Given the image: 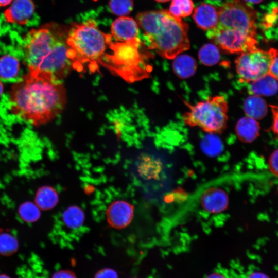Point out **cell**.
<instances>
[{
	"mask_svg": "<svg viewBox=\"0 0 278 278\" xmlns=\"http://www.w3.org/2000/svg\"><path fill=\"white\" fill-rule=\"evenodd\" d=\"M268 166L271 172L278 177V148L273 151L270 155Z\"/></svg>",
	"mask_w": 278,
	"mask_h": 278,
	"instance_id": "25",
	"label": "cell"
},
{
	"mask_svg": "<svg viewBox=\"0 0 278 278\" xmlns=\"http://www.w3.org/2000/svg\"><path fill=\"white\" fill-rule=\"evenodd\" d=\"M109 7L113 14L125 16L133 9V0H110Z\"/></svg>",
	"mask_w": 278,
	"mask_h": 278,
	"instance_id": "24",
	"label": "cell"
},
{
	"mask_svg": "<svg viewBox=\"0 0 278 278\" xmlns=\"http://www.w3.org/2000/svg\"><path fill=\"white\" fill-rule=\"evenodd\" d=\"M203 207L207 211L216 213L225 210L228 205L227 194L221 189H210L203 194L201 199Z\"/></svg>",
	"mask_w": 278,
	"mask_h": 278,
	"instance_id": "12",
	"label": "cell"
},
{
	"mask_svg": "<svg viewBox=\"0 0 278 278\" xmlns=\"http://www.w3.org/2000/svg\"><path fill=\"white\" fill-rule=\"evenodd\" d=\"M19 70V61L14 56L7 54L0 58V78L5 80L14 78Z\"/></svg>",
	"mask_w": 278,
	"mask_h": 278,
	"instance_id": "18",
	"label": "cell"
},
{
	"mask_svg": "<svg viewBox=\"0 0 278 278\" xmlns=\"http://www.w3.org/2000/svg\"><path fill=\"white\" fill-rule=\"evenodd\" d=\"M58 195L54 188L43 186L36 195V204L40 209L47 210L53 208L58 202Z\"/></svg>",
	"mask_w": 278,
	"mask_h": 278,
	"instance_id": "17",
	"label": "cell"
},
{
	"mask_svg": "<svg viewBox=\"0 0 278 278\" xmlns=\"http://www.w3.org/2000/svg\"><path fill=\"white\" fill-rule=\"evenodd\" d=\"M94 278H118L117 272L109 268L102 269L95 275Z\"/></svg>",
	"mask_w": 278,
	"mask_h": 278,
	"instance_id": "26",
	"label": "cell"
},
{
	"mask_svg": "<svg viewBox=\"0 0 278 278\" xmlns=\"http://www.w3.org/2000/svg\"><path fill=\"white\" fill-rule=\"evenodd\" d=\"M136 21L143 31L148 48L162 57L173 59L189 48L187 24L168 10L140 13Z\"/></svg>",
	"mask_w": 278,
	"mask_h": 278,
	"instance_id": "4",
	"label": "cell"
},
{
	"mask_svg": "<svg viewBox=\"0 0 278 278\" xmlns=\"http://www.w3.org/2000/svg\"><path fill=\"white\" fill-rule=\"evenodd\" d=\"M155 1L159 2H166L169 1V0H155Z\"/></svg>",
	"mask_w": 278,
	"mask_h": 278,
	"instance_id": "36",
	"label": "cell"
},
{
	"mask_svg": "<svg viewBox=\"0 0 278 278\" xmlns=\"http://www.w3.org/2000/svg\"><path fill=\"white\" fill-rule=\"evenodd\" d=\"M217 25L206 36L223 50L241 54L257 48L256 11L241 0H231L218 7Z\"/></svg>",
	"mask_w": 278,
	"mask_h": 278,
	"instance_id": "2",
	"label": "cell"
},
{
	"mask_svg": "<svg viewBox=\"0 0 278 278\" xmlns=\"http://www.w3.org/2000/svg\"><path fill=\"white\" fill-rule=\"evenodd\" d=\"M84 218L82 211L77 206H71L63 214V220L65 225L76 229L82 225Z\"/></svg>",
	"mask_w": 278,
	"mask_h": 278,
	"instance_id": "20",
	"label": "cell"
},
{
	"mask_svg": "<svg viewBox=\"0 0 278 278\" xmlns=\"http://www.w3.org/2000/svg\"><path fill=\"white\" fill-rule=\"evenodd\" d=\"M133 209L128 203L118 201L113 203L109 208L108 217L111 224L115 227L126 226L131 220Z\"/></svg>",
	"mask_w": 278,
	"mask_h": 278,
	"instance_id": "11",
	"label": "cell"
},
{
	"mask_svg": "<svg viewBox=\"0 0 278 278\" xmlns=\"http://www.w3.org/2000/svg\"><path fill=\"white\" fill-rule=\"evenodd\" d=\"M13 0H0V7L9 6Z\"/></svg>",
	"mask_w": 278,
	"mask_h": 278,
	"instance_id": "32",
	"label": "cell"
},
{
	"mask_svg": "<svg viewBox=\"0 0 278 278\" xmlns=\"http://www.w3.org/2000/svg\"><path fill=\"white\" fill-rule=\"evenodd\" d=\"M260 128L259 123L256 120L247 116L238 120L235 126V131L240 141L250 143L259 136Z\"/></svg>",
	"mask_w": 278,
	"mask_h": 278,
	"instance_id": "13",
	"label": "cell"
},
{
	"mask_svg": "<svg viewBox=\"0 0 278 278\" xmlns=\"http://www.w3.org/2000/svg\"><path fill=\"white\" fill-rule=\"evenodd\" d=\"M245 1L253 3V4H258L260 3L261 2H262L263 0H245Z\"/></svg>",
	"mask_w": 278,
	"mask_h": 278,
	"instance_id": "33",
	"label": "cell"
},
{
	"mask_svg": "<svg viewBox=\"0 0 278 278\" xmlns=\"http://www.w3.org/2000/svg\"><path fill=\"white\" fill-rule=\"evenodd\" d=\"M206 278H228V277L225 275L221 273L215 272V273L211 274Z\"/></svg>",
	"mask_w": 278,
	"mask_h": 278,
	"instance_id": "31",
	"label": "cell"
},
{
	"mask_svg": "<svg viewBox=\"0 0 278 278\" xmlns=\"http://www.w3.org/2000/svg\"><path fill=\"white\" fill-rule=\"evenodd\" d=\"M36 10L33 0H13L4 12V18L8 23L25 25L33 16Z\"/></svg>",
	"mask_w": 278,
	"mask_h": 278,
	"instance_id": "8",
	"label": "cell"
},
{
	"mask_svg": "<svg viewBox=\"0 0 278 278\" xmlns=\"http://www.w3.org/2000/svg\"><path fill=\"white\" fill-rule=\"evenodd\" d=\"M65 100V89L60 79L29 71L12 86L9 101L13 114L39 126L58 115Z\"/></svg>",
	"mask_w": 278,
	"mask_h": 278,
	"instance_id": "1",
	"label": "cell"
},
{
	"mask_svg": "<svg viewBox=\"0 0 278 278\" xmlns=\"http://www.w3.org/2000/svg\"><path fill=\"white\" fill-rule=\"evenodd\" d=\"M270 107L273 116L272 130L278 136V104L270 105Z\"/></svg>",
	"mask_w": 278,
	"mask_h": 278,
	"instance_id": "27",
	"label": "cell"
},
{
	"mask_svg": "<svg viewBox=\"0 0 278 278\" xmlns=\"http://www.w3.org/2000/svg\"><path fill=\"white\" fill-rule=\"evenodd\" d=\"M185 104L189 109L182 116L186 125L198 127L210 134L221 133L225 129L228 105L223 96L209 97L194 105L186 102Z\"/></svg>",
	"mask_w": 278,
	"mask_h": 278,
	"instance_id": "6",
	"label": "cell"
},
{
	"mask_svg": "<svg viewBox=\"0 0 278 278\" xmlns=\"http://www.w3.org/2000/svg\"><path fill=\"white\" fill-rule=\"evenodd\" d=\"M138 29L134 19L128 16H120L111 25L112 36L123 43H140L137 38Z\"/></svg>",
	"mask_w": 278,
	"mask_h": 278,
	"instance_id": "9",
	"label": "cell"
},
{
	"mask_svg": "<svg viewBox=\"0 0 278 278\" xmlns=\"http://www.w3.org/2000/svg\"><path fill=\"white\" fill-rule=\"evenodd\" d=\"M111 37L101 31L92 21L75 25L66 39L71 60L77 64L89 62L96 65L112 43Z\"/></svg>",
	"mask_w": 278,
	"mask_h": 278,
	"instance_id": "5",
	"label": "cell"
},
{
	"mask_svg": "<svg viewBox=\"0 0 278 278\" xmlns=\"http://www.w3.org/2000/svg\"><path fill=\"white\" fill-rule=\"evenodd\" d=\"M278 56V50L256 48L239 54L235 60L236 71L239 77L248 83L254 82L268 74L271 64Z\"/></svg>",
	"mask_w": 278,
	"mask_h": 278,
	"instance_id": "7",
	"label": "cell"
},
{
	"mask_svg": "<svg viewBox=\"0 0 278 278\" xmlns=\"http://www.w3.org/2000/svg\"><path fill=\"white\" fill-rule=\"evenodd\" d=\"M21 218L26 222H33L40 216V208L36 203L26 202L22 204L19 208Z\"/></svg>",
	"mask_w": 278,
	"mask_h": 278,
	"instance_id": "22",
	"label": "cell"
},
{
	"mask_svg": "<svg viewBox=\"0 0 278 278\" xmlns=\"http://www.w3.org/2000/svg\"><path fill=\"white\" fill-rule=\"evenodd\" d=\"M52 278H77L75 273L69 270H61L56 272Z\"/></svg>",
	"mask_w": 278,
	"mask_h": 278,
	"instance_id": "28",
	"label": "cell"
},
{
	"mask_svg": "<svg viewBox=\"0 0 278 278\" xmlns=\"http://www.w3.org/2000/svg\"><path fill=\"white\" fill-rule=\"evenodd\" d=\"M268 74L278 81V56L272 62Z\"/></svg>",
	"mask_w": 278,
	"mask_h": 278,
	"instance_id": "29",
	"label": "cell"
},
{
	"mask_svg": "<svg viewBox=\"0 0 278 278\" xmlns=\"http://www.w3.org/2000/svg\"><path fill=\"white\" fill-rule=\"evenodd\" d=\"M193 18L199 28L207 31L217 25L218 9L211 4L203 3L195 8Z\"/></svg>",
	"mask_w": 278,
	"mask_h": 278,
	"instance_id": "10",
	"label": "cell"
},
{
	"mask_svg": "<svg viewBox=\"0 0 278 278\" xmlns=\"http://www.w3.org/2000/svg\"><path fill=\"white\" fill-rule=\"evenodd\" d=\"M0 278H10V277L5 275H0Z\"/></svg>",
	"mask_w": 278,
	"mask_h": 278,
	"instance_id": "35",
	"label": "cell"
},
{
	"mask_svg": "<svg viewBox=\"0 0 278 278\" xmlns=\"http://www.w3.org/2000/svg\"><path fill=\"white\" fill-rule=\"evenodd\" d=\"M216 1H220V0H216Z\"/></svg>",
	"mask_w": 278,
	"mask_h": 278,
	"instance_id": "37",
	"label": "cell"
},
{
	"mask_svg": "<svg viewBox=\"0 0 278 278\" xmlns=\"http://www.w3.org/2000/svg\"><path fill=\"white\" fill-rule=\"evenodd\" d=\"M243 110L247 116L255 120L262 119L267 114L268 105L260 96L252 95L248 96L243 103Z\"/></svg>",
	"mask_w": 278,
	"mask_h": 278,
	"instance_id": "14",
	"label": "cell"
},
{
	"mask_svg": "<svg viewBox=\"0 0 278 278\" xmlns=\"http://www.w3.org/2000/svg\"><path fill=\"white\" fill-rule=\"evenodd\" d=\"M18 248V243L12 235L4 232L0 233V253L9 255L15 252Z\"/></svg>",
	"mask_w": 278,
	"mask_h": 278,
	"instance_id": "23",
	"label": "cell"
},
{
	"mask_svg": "<svg viewBox=\"0 0 278 278\" xmlns=\"http://www.w3.org/2000/svg\"><path fill=\"white\" fill-rule=\"evenodd\" d=\"M198 58L203 65L212 66L216 65L220 58L217 46L212 43H207L202 46L198 52Z\"/></svg>",
	"mask_w": 278,
	"mask_h": 278,
	"instance_id": "19",
	"label": "cell"
},
{
	"mask_svg": "<svg viewBox=\"0 0 278 278\" xmlns=\"http://www.w3.org/2000/svg\"><path fill=\"white\" fill-rule=\"evenodd\" d=\"M197 67L195 59L188 55L180 54L173 59V72L181 79H187L192 77L195 73Z\"/></svg>",
	"mask_w": 278,
	"mask_h": 278,
	"instance_id": "16",
	"label": "cell"
},
{
	"mask_svg": "<svg viewBox=\"0 0 278 278\" xmlns=\"http://www.w3.org/2000/svg\"><path fill=\"white\" fill-rule=\"evenodd\" d=\"M249 91L252 95L270 96L278 91L277 81L269 74L250 83Z\"/></svg>",
	"mask_w": 278,
	"mask_h": 278,
	"instance_id": "15",
	"label": "cell"
},
{
	"mask_svg": "<svg viewBox=\"0 0 278 278\" xmlns=\"http://www.w3.org/2000/svg\"><path fill=\"white\" fill-rule=\"evenodd\" d=\"M247 278H268L266 275L261 272H255L250 274Z\"/></svg>",
	"mask_w": 278,
	"mask_h": 278,
	"instance_id": "30",
	"label": "cell"
},
{
	"mask_svg": "<svg viewBox=\"0 0 278 278\" xmlns=\"http://www.w3.org/2000/svg\"><path fill=\"white\" fill-rule=\"evenodd\" d=\"M194 4L192 0H172L169 11L177 18H185L192 13Z\"/></svg>",
	"mask_w": 278,
	"mask_h": 278,
	"instance_id": "21",
	"label": "cell"
},
{
	"mask_svg": "<svg viewBox=\"0 0 278 278\" xmlns=\"http://www.w3.org/2000/svg\"><path fill=\"white\" fill-rule=\"evenodd\" d=\"M66 45L54 24L31 29L22 40L24 58L28 70L60 79L72 62Z\"/></svg>",
	"mask_w": 278,
	"mask_h": 278,
	"instance_id": "3",
	"label": "cell"
},
{
	"mask_svg": "<svg viewBox=\"0 0 278 278\" xmlns=\"http://www.w3.org/2000/svg\"><path fill=\"white\" fill-rule=\"evenodd\" d=\"M3 91V85L2 82L0 81V96L2 95Z\"/></svg>",
	"mask_w": 278,
	"mask_h": 278,
	"instance_id": "34",
	"label": "cell"
}]
</instances>
